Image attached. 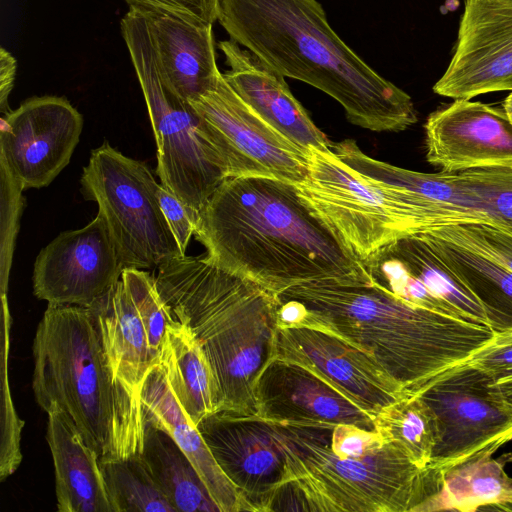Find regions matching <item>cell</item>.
Masks as SVG:
<instances>
[{
    "mask_svg": "<svg viewBox=\"0 0 512 512\" xmlns=\"http://www.w3.org/2000/svg\"><path fill=\"white\" fill-rule=\"evenodd\" d=\"M99 464L114 512H177L141 455L99 460Z\"/></svg>",
    "mask_w": 512,
    "mask_h": 512,
    "instance_id": "obj_31",
    "label": "cell"
},
{
    "mask_svg": "<svg viewBox=\"0 0 512 512\" xmlns=\"http://www.w3.org/2000/svg\"><path fill=\"white\" fill-rule=\"evenodd\" d=\"M376 430L397 445L418 467L426 469L437 440L432 409L416 394L383 409L374 417Z\"/></svg>",
    "mask_w": 512,
    "mask_h": 512,
    "instance_id": "obj_30",
    "label": "cell"
},
{
    "mask_svg": "<svg viewBox=\"0 0 512 512\" xmlns=\"http://www.w3.org/2000/svg\"><path fill=\"white\" fill-rule=\"evenodd\" d=\"M32 350V388L42 410L65 412L99 460L141 454V400L111 370L87 307L48 304Z\"/></svg>",
    "mask_w": 512,
    "mask_h": 512,
    "instance_id": "obj_5",
    "label": "cell"
},
{
    "mask_svg": "<svg viewBox=\"0 0 512 512\" xmlns=\"http://www.w3.org/2000/svg\"><path fill=\"white\" fill-rule=\"evenodd\" d=\"M332 151L361 175L404 191L427 205L441 216L443 225L491 219L481 210L460 173H424L394 166L366 155L351 139L333 143Z\"/></svg>",
    "mask_w": 512,
    "mask_h": 512,
    "instance_id": "obj_21",
    "label": "cell"
},
{
    "mask_svg": "<svg viewBox=\"0 0 512 512\" xmlns=\"http://www.w3.org/2000/svg\"><path fill=\"white\" fill-rule=\"evenodd\" d=\"M218 47L229 67L224 79L256 114L308 154L311 149L332 151L333 142L293 96L284 76L232 39Z\"/></svg>",
    "mask_w": 512,
    "mask_h": 512,
    "instance_id": "obj_19",
    "label": "cell"
},
{
    "mask_svg": "<svg viewBox=\"0 0 512 512\" xmlns=\"http://www.w3.org/2000/svg\"><path fill=\"white\" fill-rule=\"evenodd\" d=\"M121 34L136 72L157 145L161 185L198 216L228 177L204 123L163 81L143 14L130 7Z\"/></svg>",
    "mask_w": 512,
    "mask_h": 512,
    "instance_id": "obj_7",
    "label": "cell"
},
{
    "mask_svg": "<svg viewBox=\"0 0 512 512\" xmlns=\"http://www.w3.org/2000/svg\"><path fill=\"white\" fill-rule=\"evenodd\" d=\"M466 362L488 377L493 392L512 411V331L495 332Z\"/></svg>",
    "mask_w": 512,
    "mask_h": 512,
    "instance_id": "obj_35",
    "label": "cell"
},
{
    "mask_svg": "<svg viewBox=\"0 0 512 512\" xmlns=\"http://www.w3.org/2000/svg\"><path fill=\"white\" fill-rule=\"evenodd\" d=\"M277 297L300 304L303 317L298 324L366 352L411 395L466 362L495 334L489 326L410 304L373 283L303 284Z\"/></svg>",
    "mask_w": 512,
    "mask_h": 512,
    "instance_id": "obj_3",
    "label": "cell"
},
{
    "mask_svg": "<svg viewBox=\"0 0 512 512\" xmlns=\"http://www.w3.org/2000/svg\"><path fill=\"white\" fill-rule=\"evenodd\" d=\"M129 7L176 16L194 24H211L217 20L218 0H124Z\"/></svg>",
    "mask_w": 512,
    "mask_h": 512,
    "instance_id": "obj_37",
    "label": "cell"
},
{
    "mask_svg": "<svg viewBox=\"0 0 512 512\" xmlns=\"http://www.w3.org/2000/svg\"><path fill=\"white\" fill-rule=\"evenodd\" d=\"M296 185L361 261L401 237L435 227L414 197L361 175L333 151L311 149L308 174Z\"/></svg>",
    "mask_w": 512,
    "mask_h": 512,
    "instance_id": "obj_8",
    "label": "cell"
},
{
    "mask_svg": "<svg viewBox=\"0 0 512 512\" xmlns=\"http://www.w3.org/2000/svg\"><path fill=\"white\" fill-rule=\"evenodd\" d=\"M17 62L4 47L0 48V108L8 109V97L13 89L16 77Z\"/></svg>",
    "mask_w": 512,
    "mask_h": 512,
    "instance_id": "obj_39",
    "label": "cell"
},
{
    "mask_svg": "<svg viewBox=\"0 0 512 512\" xmlns=\"http://www.w3.org/2000/svg\"><path fill=\"white\" fill-rule=\"evenodd\" d=\"M426 159L441 171L512 168V122L504 109L455 99L425 123Z\"/></svg>",
    "mask_w": 512,
    "mask_h": 512,
    "instance_id": "obj_17",
    "label": "cell"
},
{
    "mask_svg": "<svg viewBox=\"0 0 512 512\" xmlns=\"http://www.w3.org/2000/svg\"><path fill=\"white\" fill-rule=\"evenodd\" d=\"M140 455L177 512H220L196 468L172 436L147 420Z\"/></svg>",
    "mask_w": 512,
    "mask_h": 512,
    "instance_id": "obj_29",
    "label": "cell"
},
{
    "mask_svg": "<svg viewBox=\"0 0 512 512\" xmlns=\"http://www.w3.org/2000/svg\"><path fill=\"white\" fill-rule=\"evenodd\" d=\"M273 357L309 369L373 417L411 395L366 352L303 324L278 326Z\"/></svg>",
    "mask_w": 512,
    "mask_h": 512,
    "instance_id": "obj_15",
    "label": "cell"
},
{
    "mask_svg": "<svg viewBox=\"0 0 512 512\" xmlns=\"http://www.w3.org/2000/svg\"><path fill=\"white\" fill-rule=\"evenodd\" d=\"M159 364L173 394L196 426L218 411L219 394L212 368L186 324L174 319L169 324Z\"/></svg>",
    "mask_w": 512,
    "mask_h": 512,
    "instance_id": "obj_26",
    "label": "cell"
},
{
    "mask_svg": "<svg viewBox=\"0 0 512 512\" xmlns=\"http://www.w3.org/2000/svg\"><path fill=\"white\" fill-rule=\"evenodd\" d=\"M504 110L512 122V91L504 101Z\"/></svg>",
    "mask_w": 512,
    "mask_h": 512,
    "instance_id": "obj_40",
    "label": "cell"
},
{
    "mask_svg": "<svg viewBox=\"0 0 512 512\" xmlns=\"http://www.w3.org/2000/svg\"><path fill=\"white\" fill-rule=\"evenodd\" d=\"M82 128V115L66 98H29L2 118L0 158L24 190L45 187L70 162Z\"/></svg>",
    "mask_w": 512,
    "mask_h": 512,
    "instance_id": "obj_14",
    "label": "cell"
},
{
    "mask_svg": "<svg viewBox=\"0 0 512 512\" xmlns=\"http://www.w3.org/2000/svg\"><path fill=\"white\" fill-rule=\"evenodd\" d=\"M194 235L214 262L275 295L310 283H372L362 261L288 181L227 177Z\"/></svg>",
    "mask_w": 512,
    "mask_h": 512,
    "instance_id": "obj_1",
    "label": "cell"
},
{
    "mask_svg": "<svg viewBox=\"0 0 512 512\" xmlns=\"http://www.w3.org/2000/svg\"><path fill=\"white\" fill-rule=\"evenodd\" d=\"M217 20L282 76L335 99L352 124L400 132L417 122L412 98L343 42L317 0H218Z\"/></svg>",
    "mask_w": 512,
    "mask_h": 512,
    "instance_id": "obj_2",
    "label": "cell"
},
{
    "mask_svg": "<svg viewBox=\"0 0 512 512\" xmlns=\"http://www.w3.org/2000/svg\"><path fill=\"white\" fill-rule=\"evenodd\" d=\"M116 378L138 399L149 372L159 364L143 323L120 279L87 307Z\"/></svg>",
    "mask_w": 512,
    "mask_h": 512,
    "instance_id": "obj_24",
    "label": "cell"
},
{
    "mask_svg": "<svg viewBox=\"0 0 512 512\" xmlns=\"http://www.w3.org/2000/svg\"><path fill=\"white\" fill-rule=\"evenodd\" d=\"M1 167V287L5 295L9 270L12 262L15 238L18 231L19 217L23 210L24 190L20 181L12 173L4 159L0 158Z\"/></svg>",
    "mask_w": 512,
    "mask_h": 512,
    "instance_id": "obj_36",
    "label": "cell"
},
{
    "mask_svg": "<svg viewBox=\"0 0 512 512\" xmlns=\"http://www.w3.org/2000/svg\"><path fill=\"white\" fill-rule=\"evenodd\" d=\"M121 279L143 323L149 345L160 358L173 319L157 291L154 276L142 269L125 268Z\"/></svg>",
    "mask_w": 512,
    "mask_h": 512,
    "instance_id": "obj_33",
    "label": "cell"
},
{
    "mask_svg": "<svg viewBox=\"0 0 512 512\" xmlns=\"http://www.w3.org/2000/svg\"><path fill=\"white\" fill-rule=\"evenodd\" d=\"M218 465L238 490L245 511H270L284 483L285 456L272 421L219 410L197 425Z\"/></svg>",
    "mask_w": 512,
    "mask_h": 512,
    "instance_id": "obj_13",
    "label": "cell"
},
{
    "mask_svg": "<svg viewBox=\"0 0 512 512\" xmlns=\"http://www.w3.org/2000/svg\"><path fill=\"white\" fill-rule=\"evenodd\" d=\"M415 394L436 419L437 440L427 469L438 488L450 469L493 455L512 440V411L488 377L467 362L435 376Z\"/></svg>",
    "mask_w": 512,
    "mask_h": 512,
    "instance_id": "obj_10",
    "label": "cell"
},
{
    "mask_svg": "<svg viewBox=\"0 0 512 512\" xmlns=\"http://www.w3.org/2000/svg\"><path fill=\"white\" fill-rule=\"evenodd\" d=\"M504 466L487 455L450 469L439 491L416 511H512V478Z\"/></svg>",
    "mask_w": 512,
    "mask_h": 512,
    "instance_id": "obj_28",
    "label": "cell"
},
{
    "mask_svg": "<svg viewBox=\"0 0 512 512\" xmlns=\"http://www.w3.org/2000/svg\"><path fill=\"white\" fill-rule=\"evenodd\" d=\"M140 400L144 420L172 436L196 468L220 512L245 511L238 490L224 474L197 426L179 404L160 364L149 372Z\"/></svg>",
    "mask_w": 512,
    "mask_h": 512,
    "instance_id": "obj_23",
    "label": "cell"
},
{
    "mask_svg": "<svg viewBox=\"0 0 512 512\" xmlns=\"http://www.w3.org/2000/svg\"><path fill=\"white\" fill-rule=\"evenodd\" d=\"M365 259L403 271L453 306L464 320L489 326L478 300L421 233L401 237Z\"/></svg>",
    "mask_w": 512,
    "mask_h": 512,
    "instance_id": "obj_25",
    "label": "cell"
},
{
    "mask_svg": "<svg viewBox=\"0 0 512 512\" xmlns=\"http://www.w3.org/2000/svg\"><path fill=\"white\" fill-rule=\"evenodd\" d=\"M157 291L186 324L212 368L219 410L258 415L255 382L273 358L280 301L207 255H182L157 267Z\"/></svg>",
    "mask_w": 512,
    "mask_h": 512,
    "instance_id": "obj_4",
    "label": "cell"
},
{
    "mask_svg": "<svg viewBox=\"0 0 512 512\" xmlns=\"http://www.w3.org/2000/svg\"><path fill=\"white\" fill-rule=\"evenodd\" d=\"M421 233L482 306L494 332L512 331V272L475 250L431 231Z\"/></svg>",
    "mask_w": 512,
    "mask_h": 512,
    "instance_id": "obj_27",
    "label": "cell"
},
{
    "mask_svg": "<svg viewBox=\"0 0 512 512\" xmlns=\"http://www.w3.org/2000/svg\"><path fill=\"white\" fill-rule=\"evenodd\" d=\"M491 219L512 225V168L486 167L460 172Z\"/></svg>",
    "mask_w": 512,
    "mask_h": 512,
    "instance_id": "obj_34",
    "label": "cell"
},
{
    "mask_svg": "<svg viewBox=\"0 0 512 512\" xmlns=\"http://www.w3.org/2000/svg\"><path fill=\"white\" fill-rule=\"evenodd\" d=\"M139 11L145 18L165 84L186 102L212 89L221 75L216 63L213 25L190 23L158 11Z\"/></svg>",
    "mask_w": 512,
    "mask_h": 512,
    "instance_id": "obj_20",
    "label": "cell"
},
{
    "mask_svg": "<svg viewBox=\"0 0 512 512\" xmlns=\"http://www.w3.org/2000/svg\"><path fill=\"white\" fill-rule=\"evenodd\" d=\"M124 270L101 213L86 226L59 234L38 254L33 291L53 305L89 307Z\"/></svg>",
    "mask_w": 512,
    "mask_h": 512,
    "instance_id": "obj_12",
    "label": "cell"
},
{
    "mask_svg": "<svg viewBox=\"0 0 512 512\" xmlns=\"http://www.w3.org/2000/svg\"><path fill=\"white\" fill-rule=\"evenodd\" d=\"M155 194L182 253L186 254L191 236L195 233L199 216L161 184H156Z\"/></svg>",
    "mask_w": 512,
    "mask_h": 512,
    "instance_id": "obj_38",
    "label": "cell"
},
{
    "mask_svg": "<svg viewBox=\"0 0 512 512\" xmlns=\"http://www.w3.org/2000/svg\"><path fill=\"white\" fill-rule=\"evenodd\" d=\"M502 264L512 272V225L489 219L443 225L430 229Z\"/></svg>",
    "mask_w": 512,
    "mask_h": 512,
    "instance_id": "obj_32",
    "label": "cell"
},
{
    "mask_svg": "<svg viewBox=\"0 0 512 512\" xmlns=\"http://www.w3.org/2000/svg\"><path fill=\"white\" fill-rule=\"evenodd\" d=\"M157 182L142 162L104 142L92 150L81 185L98 204L125 268H157L183 254L155 194Z\"/></svg>",
    "mask_w": 512,
    "mask_h": 512,
    "instance_id": "obj_9",
    "label": "cell"
},
{
    "mask_svg": "<svg viewBox=\"0 0 512 512\" xmlns=\"http://www.w3.org/2000/svg\"><path fill=\"white\" fill-rule=\"evenodd\" d=\"M202 119L228 177L262 176L299 184L309 168V154L256 114L226 82L189 102Z\"/></svg>",
    "mask_w": 512,
    "mask_h": 512,
    "instance_id": "obj_11",
    "label": "cell"
},
{
    "mask_svg": "<svg viewBox=\"0 0 512 512\" xmlns=\"http://www.w3.org/2000/svg\"><path fill=\"white\" fill-rule=\"evenodd\" d=\"M46 413L58 511L114 512L97 453L65 412L51 405Z\"/></svg>",
    "mask_w": 512,
    "mask_h": 512,
    "instance_id": "obj_22",
    "label": "cell"
},
{
    "mask_svg": "<svg viewBox=\"0 0 512 512\" xmlns=\"http://www.w3.org/2000/svg\"><path fill=\"white\" fill-rule=\"evenodd\" d=\"M273 423L285 456L284 483L296 485L311 511H416L430 497L427 468L392 442L349 456L332 450L322 423Z\"/></svg>",
    "mask_w": 512,
    "mask_h": 512,
    "instance_id": "obj_6",
    "label": "cell"
},
{
    "mask_svg": "<svg viewBox=\"0 0 512 512\" xmlns=\"http://www.w3.org/2000/svg\"><path fill=\"white\" fill-rule=\"evenodd\" d=\"M258 415L272 422L352 425L377 431L374 417L320 376L273 357L255 382Z\"/></svg>",
    "mask_w": 512,
    "mask_h": 512,
    "instance_id": "obj_18",
    "label": "cell"
},
{
    "mask_svg": "<svg viewBox=\"0 0 512 512\" xmlns=\"http://www.w3.org/2000/svg\"><path fill=\"white\" fill-rule=\"evenodd\" d=\"M512 91V0H465L452 59L433 91L452 99Z\"/></svg>",
    "mask_w": 512,
    "mask_h": 512,
    "instance_id": "obj_16",
    "label": "cell"
}]
</instances>
